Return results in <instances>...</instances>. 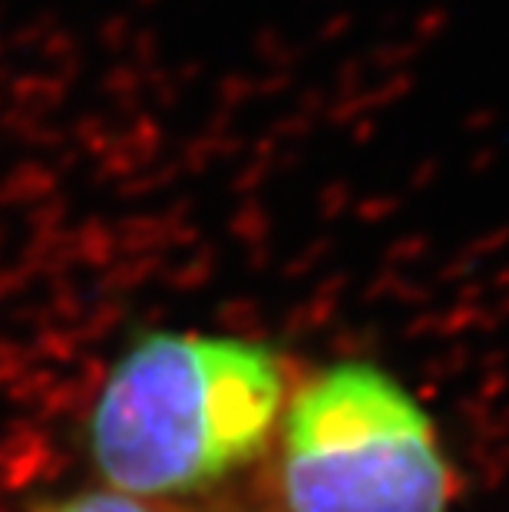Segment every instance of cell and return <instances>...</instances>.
<instances>
[{
    "instance_id": "2",
    "label": "cell",
    "mask_w": 509,
    "mask_h": 512,
    "mask_svg": "<svg viewBox=\"0 0 509 512\" xmlns=\"http://www.w3.org/2000/svg\"><path fill=\"white\" fill-rule=\"evenodd\" d=\"M291 512H447L453 483L437 423L384 367L318 370L281 413Z\"/></svg>"
},
{
    "instance_id": "3",
    "label": "cell",
    "mask_w": 509,
    "mask_h": 512,
    "mask_svg": "<svg viewBox=\"0 0 509 512\" xmlns=\"http://www.w3.org/2000/svg\"><path fill=\"white\" fill-rule=\"evenodd\" d=\"M47 512H149V509L123 493H80L50 506Z\"/></svg>"
},
{
    "instance_id": "1",
    "label": "cell",
    "mask_w": 509,
    "mask_h": 512,
    "mask_svg": "<svg viewBox=\"0 0 509 512\" xmlns=\"http://www.w3.org/2000/svg\"><path fill=\"white\" fill-rule=\"evenodd\" d=\"M285 370L262 341L153 331L113 364L93 403L90 453L123 496H186L265 450Z\"/></svg>"
}]
</instances>
